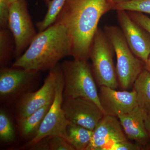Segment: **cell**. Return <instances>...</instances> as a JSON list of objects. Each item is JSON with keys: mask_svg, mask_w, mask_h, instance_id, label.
<instances>
[{"mask_svg": "<svg viewBox=\"0 0 150 150\" xmlns=\"http://www.w3.org/2000/svg\"><path fill=\"white\" fill-rule=\"evenodd\" d=\"M112 10L137 12L150 14V0H131L115 4Z\"/></svg>", "mask_w": 150, "mask_h": 150, "instance_id": "cell-20", "label": "cell"}, {"mask_svg": "<svg viewBox=\"0 0 150 150\" xmlns=\"http://www.w3.org/2000/svg\"><path fill=\"white\" fill-rule=\"evenodd\" d=\"M146 113L137 105L130 112L118 117L126 137L142 149L150 142L145 125Z\"/></svg>", "mask_w": 150, "mask_h": 150, "instance_id": "cell-14", "label": "cell"}, {"mask_svg": "<svg viewBox=\"0 0 150 150\" xmlns=\"http://www.w3.org/2000/svg\"><path fill=\"white\" fill-rule=\"evenodd\" d=\"M142 148L138 145L134 144L129 141L118 142L109 145L104 150H139Z\"/></svg>", "mask_w": 150, "mask_h": 150, "instance_id": "cell-25", "label": "cell"}, {"mask_svg": "<svg viewBox=\"0 0 150 150\" xmlns=\"http://www.w3.org/2000/svg\"><path fill=\"white\" fill-rule=\"evenodd\" d=\"M145 69L150 73V54L147 61L145 63Z\"/></svg>", "mask_w": 150, "mask_h": 150, "instance_id": "cell-28", "label": "cell"}, {"mask_svg": "<svg viewBox=\"0 0 150 150\" xmlns=\"http://www.w3.org/2000/svg\"><path fill=\"white\" fill-rule=\"evenodd\" d=\"M116 11L120 28L128 45L134 54L145 63L150 54V33L134 21L127 11Z\"/></svg>", "mask_w": 150, "mask_h": 150, "instance_id": "cell-9", "label": "cell"}, {"mask_svg": "<svg viewBox=\"0 0 150 150\" xmlns=\"http://www.w3.org/2000/svg\"><path fill=\"white\" fill-rule=\"evenodd\" d=\"M59 65V64H58ZM50 70L43 86L34 92L22 97L18 105V119L26 118L54 100L58 66Z\"/></svg>", "mask_w": 150, "mask_h": 150, "instance_id": "cell-10", "label": "cell"}, {"mask_svg": "<svg viewBox=\"0 0 150 150\" xmlns=\"http://www.w3.org/2000/svg\"><path fill=\"white\" fill-rule=\"evenodd\" d=\"M11 4L9 0H0V26L6 28L8 25Z\"/></svg>", "mask_w": 150, "mask_h": 150, "instance_id": "cell-24", "label": "cell"}, {"mask_svg": "<svg viewBox=\"0 0 150 150\" xmlns=\"http://www.w3.org/2000/svg\"><path fill=\"white\" fill-rule=\"evenodd\" d=\"M15 45L8 30L1 28L0 31V65L1 69L6 68L10 60L13 52H14Z\"/></svg>", "mask_w": 150, "mask_h": 150, "instance_id": "cell-19", "label": "cell"}, {"mask_svg": "<svg viewBox=\"0 0 150 150\" xmlns=\"http://www.w3.org/2000/svg\"><path fill=\"white\" fill-rule=\"evenodd\" d=\"M60 67L64 80V99L87 98L95 103L104 113L92 70L88 61H65Z\"/></svg>", "mask_w": 150, "mask_h": 150, "instance_id": "cell-3", "label": "cell"}, {"mask_svg": "<svg viewBox=\"0 0 150 150\" xmlns=\"http://www.w3.org/2000/svg\"><path fill=\"white\" fill-rule=\"evenodd\" d=\"M117 117L104 115L93 131L86 150H104L109 145L128 141Z\"/></svg>", "mask_w": 150, "mask_h": 150, "instance_id": "cell-12", "label": "cell"}, {"mask_svg": "<svg viewBox=\"0 0 150 150\" xmlns=\"http://www.w3.org/2000/svg\"><path fill=\"white\" fill-rule=\"evenodd\" d=\"M52 102L44 105L26 118L18 119L20 130L24 137L33 138L36 135Z\"/></svg>", "mask_w": 150, "mask_h": 150, "instance_id": "cell-15", "label": "cell"}, {"mask_svg": "<svg viewBox=\"0 0 150 150\" xmlns=\"http://www.w3.org/2000/svg\"><path fill=\"white\" fill-rule=\"evenodd\" d=\"M51 137H46L33 145L29 149L34 150H50L49 142Z\"/></svg>", "mask_w": 150, "mask_h": 150, "instance_id": "cell-26", "label": "cell"}, {"mask_svg": "<svg viewBox=\"0 0 150 150\" xmlns=\"http://www.w3.org/2000/svg\"><path fill=\"white\" fill-rule=\"evenodd\" d=\"M114 50L104 30L98 28L91 50L92 70L95 80L99 86L116 89L118 82L113 63Z\"/></svg>", "mask_w": 150, "mask_h": 150, "instance_id": "cell-5", "label": "cell"}, {"mask_svg": "<svg viewBox=\"0 0 150 150\" xmlns=\"http://www.w3.org/2000/svg\"><path fill=\"white\" fill-rule=\"evenodd\" d=\"M51 1V0H44V2H45V4H46L47 6H48V4H49Z\"/></svg>", "mask_w": 150, "mask_h": 150, "instance_id": "cell-30", "label": "cell"}, {"mask_svg": "<svg viewBox=\"0 0 150 150\" xmlns=\"http://www.w3.org/2000/svg\"><path fill=\"white\" fill-rule=\"evenodd\" d=\"M38 72L21 68H4L0 71V95L6 98L25 90L31 83Z\"/></svg>", "mask_w": 150, "mask_h": 150, "instance_id": "cell-13", "label": "cell"}, {"mask_svg": "<svg viewBox=\"0 0 150 150\" xmlns=\"http://www.w3.org/2000/svg\"><path fill=\"white\" fill-rule=\"evenodd\" d=\"M62 108L68 121L92 131L105 115L95 103L84 98L64 99Z\"/></svg>", "mask_w": 150, "mask_h": 150, "instance_id": "cell-8", "label": "cell"}, {"mask_svg": "<svg viewBox=\"0 0 150 150\" xmlns=\"http://www.w3.org/2000/svg\"><path fill=\"white\" fill-rule=\"evenodd\" d=\"M15 139L13 126L8 115L3 110L0 112V139L2 142H10Z\"/></svg>", "mask_w": 150, "mask_h": 150, "instance_id": "cell-21", "label": "cell"}, {"mask_svg": "<svg viewBox=\"0 0 150 150\" xmlns=\"http://www.w3.org/2000/svg\"><path fill=\"white\" fill-rule=\"evenodd\" d=\"M131 18L150 34V18L141 13L127 11Z\"/></svg>", "mask_w": 150, "mask_h": 150, "instance_id": "cell-23", "label": "cell"}, {"mask_svg": "<svg viewBox=\"0 0 150 150\" xmlns=\"http://www.w3.org/2000/svg\"><path fill=\"white\" fill-rule=\"evenodd\" d=\"M116 54V71L118 84L123 90L133 86L138 76L145 69V62L131 51L121 28L117 26L106 25L103 28Z\"/></svg>", "mask_w": 150, "mask_h": 150, "instance_id": "cell-4", "label": "cell"}, {"mask_svg": "<svg viewBox=\"0 0 150 150\" xmlns=\"http://www.w3.org/2000/svg\"><path fill=\"white\" fill-rule=\"evenodd\" d=\"M145 125L150 141V110L147 112L145 116Z\"/></svg>", "mask_w": 150, "mask_h": 150, "instance_id": "cell-27", "label": "cell"}, {"mask_svg": "<svg viewBox=\"0 0 150 150\" xmlns=\"http://www.w3.org/2000/svg\"><path fill=\"white\" fill-rule=\"evenodd\" d=\"M138 106L146 112L150 110V73L143 70L133 84Z\"/></svg>", "mask_w": 150, "mask_h": 150, "instance_id": "cell-17", "label": "cell"}, {"mask_svg": "<svg viewBox=\"0 0 150 150\" xmlns=\"http://www.w3.org/2000/svg\"><path fill=\"white\" fill-rule=\"evenodd\" d=\"M100 100L105 115L115 116L128 113L138 105L137 94L134 89L117 91L105 86H100Z\"/></svg>", "mask_w": 150, "mask_h": 150, "instance_id": "cell-11", "label": "cell"}, {"mask_svg": "<svg viewBox=\"0 0 150 150\" xmlns=\"http://www.w3.org/2000/svg\"><path fill=\"white\" fill-rule=\"evenodd\" d=\"M64 87V75L60 65H58L55 95L51 107L36 135L21 149H29L47 137L60 136L67 141L66 131L70 122L66 118L62 108Z\"/></svg>", "mask_w": 150, "mask_h": 150, "instance_id": "cell-6", "label": "cell"}, {"mask_svg": "<svg viewBox=\"0 0 150 150\" xmlns=\"http://www.w3.org/2000/svg\"><path fill=\"white\" fill-rule=\"evenodd\" d=\"M71 44L68 30L64 25L55 21L38 33L12 67L38 72L51 70L62 59L71 56Z\"/></svg>", "mask_w": 150, "mask_h": 150, "instance_id": "cell-2", "label": "cell"}, {"mask_svg": "<svg viewBox=\"0 0 150 150\" xmlns=\"http://www.w3.org/2000/svg\"><path fill=\"white\" fill-rule=\"evenodd\" d=\"M66 0H51L48 5V9L46 16L41 21L36 23L39 32H41L55 22Z\"/></svg>", "mask_w": 150, "mask_h": 150, "instance_id": "cell-18", "label": "cell"}, {"mask_svg": "<svg viewBox=\"0 0 150 150\" xmlns=\"http://www.w3.org/2000/svg\"><path fill=\"white\" fill-rule=\"evenodd\" d=\"M110 1L114 4H115L128 1H131V0H110Z\"/></svg>", "mask_w": 150, "mask_h": 150, "instance_id": "cell-29", "label": "cell"}, {"mask_svg": "<svg viewBox=\"0 0 150 150\" xmlns=\"http://www.w3.org/2000/svg\"><path fill=\"white\" fill-rule=\"evenodd\" d=\"M66 132L67 141L76 150H86L93 134V131L71 122Z\"/></svg>", "mask_w": 150, "mask_h": 150, "instance_id": "cell-16", "label": "cell"}, {"mask_svg": "<svg viewBox=\"0 0 150 150\" xmlns=\"http://www.w3.org/2000/svg\"><path fill=\"white\" fill-rule=\"evenodd\" d=\"M9 1L10 3V4H11V3L14 2L16 1H17V0H9Z\"/></svg>", "mask_w": 150, "mask_h": 150, "instance_id": "cell-31", "label": "cell"}, {"mask_svg": "<svg viewBox=\"0 0 150 150\" xmlns=\"http://www.w3.org/2000/svg\"><path fill=\"white\" fill-rule=\"evenodd\" d=\"M49 145L50 150H75L68 141L60 136L51 137Z\"/></svg>", "mask_w": 150, "mask_h": 150, "instance_id": "cell-22", "label": "cell"}, {"mask_svg": "<svg viewBox=\"0 0 150 150\" xmlns=\"http://www.w3.org/2000/svg\"><path fill=\"white\" fill-rule=\"evenodd\" d=\"M8 27L13 36L14 56L16 59L24 53L37 35L26 0H17L11 4Z\"/></svg>", "mask_w": 150, "mask_h": 150, "instance_id": "cell-7", "label": "cell"}, {"mask_svg": "<svg viewBox=\"0 0 150 150\" xmlns=\"http://www.w3.org/2000/svg\"><path fill=\"white\" fill-rule=\"evenodd\" d=\"M114 5L110 0H66L56 21L68 30L74 60L88 61L100 20Z\"/></svg>", "mask_w": 150, "mask_h": 150, "instance_id": "cell-1", "label": "cell"}]
</instances>
